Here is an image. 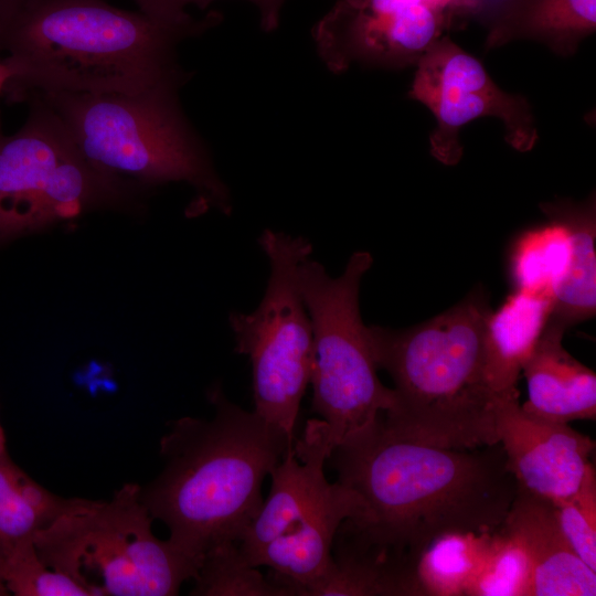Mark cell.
<instances>
[{
  "mask_svg": "<svg viewBox=\"0 0 596 596\" xmlns=\"http://www.w3.org/2000/svg\"><path fill=\"white\" fill-rule=\"evenodd\" d=\"M221 21L210 12L171 24L104 0H28L0 33L21 96L36 92L136 94L190 78L175 49Z\"/></svg>",
  "mask_w": 596,
  "mask_h": 596,
  "instance_id": "obj_2",
  "label": "cell"
},
{
  "mask_svg": "<svg viewBox=\"0 0 596 596\" xmlns=\"http://www.w3.org/2000/svg\"><path fill=\"white\" fill-rule=\"evenodd\" d=\"M195 596H290L287 588L249 564L236 542L207 551L193 576Z\"/></svg>",
  "mask_w": 596,
  "mask_h": 596,
  "instance_id": "obj_23",
  "label": "cell"
},
{
  "mask_svg": "<svg viewBox=\"0 0 596 596\" xmlns=\"http://www.w3.org/2000/svg\"><path fill=\"white\" fill-rule=\"evenodd\" d=\"M555 507L560 526L572 549L596 572V475L593 465L579 489Z\"/></svg>",
  "mask_w": 596,
  "mask_h": 596,
  "instance_id": "obj_26",
  "label": "cell"
},
{
  "mask_svg": "<svg viewBox=\"0 0 596 596\" xmlns=\"http://www.w3.org/2000/svg\"><path fill=\"white\" fill-rule=\"evenodd\" d=\"M566 328L550 319L521 372L528 400L521 405L531 414L556 422L596 418V375L563 347Z\"/></svg>",
  "mask_w": 596,
  "mask_h": 596,
  "instance_id": "obj_15",
  "label": "cell"
},
{
  "mask_svg": "<svg viewBox=\"0 0 596 596\" xmlns=\"http://www.w3.org/2000/svg\"><path fill=\"white\" fill-rule=\"evenodd\" d=\"M372 264L369 252L358 251L338 277L310 256L299 266L313 339L311 409L326 424L332 449L372 426L394 403L393 389L377 376L360 313V285Z\"/></svg>",
  "mask_w": 596,
  "mask_h": 596,
  "instance_id": "obj_8",
  "label": "cell"
},
{
  "mask_svg": "<svg viewBox=\"0 0 596 596\" xmlns=\"http://www.w3.org/2000/svg\"><path fill=\"white\" fill-rule=\"evenodd\" d=\"M448 15L428 0H339L317 23L318 53L333 72L352 63L416 65L443 35Z\"/></svg>",
  "mask_w": 596,
  "mask_h": 596,
  "instance_id": "obj_12",
  "label": "cell"
},
{
  "mask_svg": "<svg viewBox=\"0 0 596 596\" xmlns=\"http://www.w3.org/2000/svg\"><path fill=\"white\" fill-rule=\"evenodd\" d=\"M12 78V71L6 64V62H0V91L6 87L9 81Z\"/></svg>",
  "mask_w": 596,
  "mask_h": 596,
  "instance_id": "obj_29",
  "label": "cell"
},
{
  "mask_svg": "<svg viewBox=\"0 0 596 596\" xmlns=\"http://www.w3.org/2000/svg\"><path fill=\"white\" fill-rule=\"evenodd\" d=\"M13 135L0 130V244L74 217L88 209L120 203L124 178L91 163L57 114L39 98Z\"/></svg>",
  "mask_w": 596,
  "mask_h": 596,
  "instance_id": "obj_10",
  "label": "cell"
},
{
  "mask_svg": "<svg viewBox=\"0 0 596 596\" xmlns=\"http://www.w3.org/2000/svg\"><path fill=\"white\" fill-rule=\"evenodd\" d=\"M332 561L299 596H424L417 564L339 528Z\"/></svg>",
  "mask_w": 596,
  "mask_h": 596,
  "instance_id": "obj_16",
  "label": "cell"
},
{
  "mask_svg": "<svg viewBox=\"0 0 596 596\" xmlns=\"http://www.w3.org/2000/svg\"><path fill=\"white\" fill-rule=\"evenodd\" d=\"M331 451L326 424L310 419L270 472L269 494L237 542L249 564L268 567L290 596L326 572L340 525L364 511L356 492L327 480Z\"/></svg>",
  "mask_w": 596,
  "mask_h": 596,
  "instance_id": "obj_7",
  "label": "cell"
},
{
  "mask_svg": "<svg viewBox=\"0 0 596 596\" xmlns=\"http://www.w3.org/2000/svg\"><path fill=\"white\" fill-rule=\"evenodd\" d=\"M6 596V595H9V592L7 590L6 586L3 585V583L0 581V596Z\"/></svg>",
  "mask_w": 596,
  "mask_h": 596,
  "instance_id": "obj_31",
  "label": "cell"
},
{
  "mask_svg": "<svg viewBox=\"0 0 596 596\" xmlns=\"http://www.w3.org/2000/svg\"><path fill=\"white\" fill-rule=\"evenodd\" d=\"M0 581L15 596H88L76 582L41 560L34 541L0 551Z\"/></svg>",
  "mask_w": 596,
  "mask_h": 596,
  "instance_id": "obj_25",
  "label": "cell"
},
{
  "mask_svg": "<svg viewBox=\"0 0 596 596\" xmlns=\"http://www.w3.org/2000/svg\"><path fill=\"white\" fill-rule=\"evenodd\" d=\"M490 312L485 290L473 289L419 324L369 327L377 369L394 383V403L381 415L390 432L447 448L499 443L497 413L504 396L491 387L486 371Z\"/></svg>",
  "mask_w": 596,
  "mask_h": 596,
  "instance_id": "obj_4",
  "label": "cell"
},
{
  "mask_svg": "<svg viewBox=\"0 0 596 596\" xmlns=\"http://www.w3.org/2000/svg\"><path fill=\"white\" fill-rule=\"evenodd\" d=\"M497 434L518 489L554 503L581 487L595 443L567 423L524 411L519 395L501 398Z\"/></svg>",
  "mask_w": 596,
  "mask_h": 596,
  "instance_id": "obj_13",
  "label": "cell"
},
{
  "mask_svg": "<svg viewBox=\"0 0 596 596\" xmlns=\"http://www.w3.org/2000/svg\"><path fill=\"white\" fill-rule=\"evenodd\" d=\"M147 15L171 24H190L198 19L187 11L188 4L205 8L214 0H134ZM259 10L260 25L266 32L274 31L279 23L280 9L285 0H248Z\"/></svg>",
  "mask_w": 596,
  "mask_h": 596,
  "instance_id": "obj_27",
  "label": "cell"
},
{
  "mask_svg": "<svg viewBox=\"0 0 596 596\" xmlns=\"http://www.w3.org/2000/svg\"><path fill=\"white\" fill-rule=\"evenodd\" d=\"M530 582L528 553L501 524L491 532L486 556L465 596H528Z\"/></svg>",
  "mask_w": 596,
  "mask_h": 596,
  "instance_id": "obj_24",
  "label": "cell"
},
{
  "mask_svg": "<svg viewBox=\"0 0 596 596\" xmlns=\"http://www.w3.org/2000/svg\"><path fill=\"white\" fill-rule=\"evenodd\" d=\"M457 1L460 3V1L469 2V1H475V0H457Z\"/></svg>",
  "mask_w": 596,
  "mask_h": 596,
  "instance_id": "obj_32",
  "label": "cell"
},
{
  "mask_svg": "<svg viewBox=\"0 0 596 596\" xmlns=\"http://www.w3.org/2000/svg\"><path fill=\"white\" fill-rule=\"evenodd\" d=\"M328 460L364 504L341 525L415 563L443 534L496 531L518 492L500 443L440 447L393 434L381 416Z\"/></svg>",
  "mask_w": 596,
  "mask_h": 596,
  "instance_id": "obj_1",
  "label": "cell"
},
{
  "mask_svg": "<svg viewBox=\"0 0 596 596\" xmlns=\"http://www.w3.org/2000/svg\"><path fill=\"white\" fill-rule=\"evenodd\" d=\"M572 240L560 221L530 230L521 235L511 256V274L517 290L553 296L570 267Z\"/></svg>",
  "mask_w": 596,
  "mask_h": 596,
  "instance_id": "obj_22",
  "label": "cell"
},
{
  "mask_svg": "<svg viewBox=\"0 0 596 596\" xmlns=\"http://www.w3.org/2000/svg\"><path fill=\"white\" fill-rule=\"evenodd\" d=\"M179 89L159 86L136 94L47 91L25 97L50 106L84 157L100 170L146 184L188 182L228 214V190L181 109Z\"/></svg>",
  "mask_w": 596,
  "mask_h": 596,
  "instance_id": "obj_5",
  "label": "cell"
},
{
  "mask_svg": "<svg viewBox=\"0 0 596 596\" xmlns=\"http://www.w3.org/2000/svg\"><path fill=\"white\" fill-rule=\"evenodd\" d=\"M531 563L528 596H595L596 572L572 549L554 503L518 489L502 523Z\"/></svg>",
  "mask_w": 596,
  "mask_h": 596,
  "instance_id": "obj_14",
  "label": "cell"
},
{
  "mask_svg": "<svg viewBox=\"0 0 596 596\" xmlns=\"http://www.w3.org/2000/svg\"><path fill=\"white\" fill-rule=\"evenodd\" d=\"M408 97L425 105L435 117L430 153L446 166L461 159L460 130L477 118L500 119L505 141L520 152L530 151L539 140L528 99L502 91L480 61L448 35L437 39L416 63Z\"/></svg>",
  "mask_w": 596,
  "mask_h": 596,
  "instance_id": "obj_11",
  "label": "cell"
},
{
  "mask_svg": "<svg viewBox=\"0 0 596 596\" xmlns=\"http://www.w3.org/2000/svg\"><path fill=\"white\" fill-rule=\"evenodd\" d=\"M541 210L550 220L562 222L571 234L570 267L554 292L551 312V318L567 329L596 312L595 199L547 202Z\"/></svg>",
  "mask_w": 596,
  "mask_h": 596,
  "instance_id": "obj_19",
  "label": "cell"
},
{
  "mask_svg": "<svg viewBox=\"0 0 596 596\" xmlns=\"http://www.w3.org/2000/svg\"><path fill=\"white\" fill-rule=\"evenodd\" d=\"M595 30L596 0H497L486 45L530 40L571 56Z\"/></svg>",
  "mask_w": 596,
  "mask_h": 596,
  "instance_id": "obj_17",
  "label": "cell"
},
{
  "mask_svg": "<svg viewBox=\"0 0 596 596\" xmlns=\"http://www.w3.org/2000/svg\"><path fill=\"white\" fill-rule=\"evenodd\" d=\"M67 502L34 481L7 450L0 454V551L34 541Z\"/></svg>",
  "mask_w": 596,
  "mask_h": 596,
  "instance_id": "obj_20",
  "label": "cell"
},
{
  "mask_svg": "<svg viewBox=\"0 0 596 596\" xmlns=\"http://www.w3.org/2000/svg\"><path fill=\"white\" fill-rule=\"evenodd\" d=\"M553 300L515 290L488 316L485 328L486 371L499 395H519L517 383L524 361L541 337Z\"/></svg>",
  "mask_w": 596,
  "mask_h": 596,
  "instance_id": "obj_18",
  "label": "cell"
},
{
  "mask_svg": "<svg viewBox=\"0 0 596 596\" xmlns=\"http://www.w3.org/2000/svg\"><path fill=\"white\" fill-rule=\"evenodd\" d=\"M28 0H0V33Z\"/></svg>",
  "mask_w": 596,
  "mask_h": 596,
  "instance_id": "obj_28",
  "label": "cell"
},
{
  "mask_svg": "<svg viewBox=\"0 0 596 596\" xmlns=\"http://www.w3.org/2000/svg\"><path fill=\"white\" fill-rule=\"evenodd\" d=\"M491 532H450L421 554L417 578L424 596H465L486 556Z\"/></svg>",
  "mask_w": 596,
  "mask_h": 596,
  "instance_id": "obj_21",
  "label": "cell"
},
{
  "mask_svg": "<svg viewBox=\"0 0 596 596\" xmlns=\"http://www.w3.org/2000/svg\"><path fill=\"white\" fill-rule=\"evenodd\" d=\"M140 486L125 483L107 500L68 498L38 532L41 560L88 596H173L199 564L152 532Z\"/></svg>",
  "mask_w": 596,
  "mask_h": 596,
  "instance_id": "obj_6",
  "label": "cell"
},
{
  "mask_svg": "<svg viewBox=\"0 0 596 596\" xmlns=\"http://www.w3.org/2000/svg\"><path fill=\"white\" fill-rule=\"evenodd\" d=\"M258 245L269 263L265 294L254 311H233L228 322L235 351L251 362L254 412L295 440L315 361L311 322L299 285V266L311 255L312 245L302 236L273 230L260 234Z\"/></svg>",
  "mask_w": 596,
  "mask_h": 596,
  "instance_id": "obj_9",
  "label": "cell"
},
{
  "mask_svg": "<svg viewBox=\"0 0 596 596\" xmlns=\"http://www.w3.org/2000/svg\"><path fill=\"white\" fill-rule=\"evenodd\" d=\"M210 419L183 416L160 439L163 467L140 498L169 540L199 565L211 549L238 542L262 504V485L294 444L219 385Z\"/></svg>",
  "mask_w": 596,
  "mask_h": 596,
  "instance_id": "obj_3",
  "label": "cell"
},
{
  "mask_svg": "<svg viewBox=\"0 0 596 596\" xmlns=\"http://www.w3.org/2000/svg\"><path fill=\"white\" fill-rule=\"evenodd\" d=\"M6 450H7L6 436H4V432H3V428H2L1 423H0V454L6 451Z\"/></svg>",
  "mask_w": 596,
  "mask_h": 596,
  "instance_id": "obj_30",
  "label": "cell"
}]
</instances>
